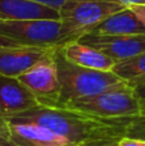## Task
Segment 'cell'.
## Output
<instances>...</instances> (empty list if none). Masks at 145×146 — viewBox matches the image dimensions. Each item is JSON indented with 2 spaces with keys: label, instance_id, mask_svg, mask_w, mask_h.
Listing matches in <instances>:
<instances>
[{
  "label": "cell",
  "instance_id": "6da1fadb",
  "mask_svg": "<svg viewBox=\"0 0 145 146\" xmlns=\"http://www.w3.org/2000/svg\"><path fill=\"white\" fill-rule=\"evenodd\" d=\"M9 121L46 127L76 146H99L116 144L125 137L130 119H102L64 106L39 105Z\"/></svg>",
  "mask_w": 145,
  "mask_h": 146
},
{
  "label": "cell",
  "instance_id": "7a4b0ae2",
  "mask_svg": "<svg viewBox=\"0 0 145 146\" xmlns=\"http://www.w3.org/2000/svg\"><path fill=\"white\" fill-rule=\"evenodd\" d=\"M0 36L19 45L55 49L80 40L84 35L62 19H0Z\"/></svg>",
  "mask_w": 145,
  "mask_h": 146
},
{
  "label": "cell",
  "instance_id": "3957f363",
  "mask_svg": "<svg viewBox=\"0 0 145 146\" xmlns=\"http://www.w3.org/2000/svg\"><path fill=\"white\" fill-rule=\"evenodd\" d=\"M55 62L61 83V94L57 106H63L69 101L96 95L125 82L113 71H96L71 63L62 55L59 48L55 49Z\"/></svg>",
  "mask_w": 145,
  "mask_h": 146
},
{
  "label": "cell",
  "instance_id": "277c9868",
  "mask_svg": "<svg viewBox=\"0 0 145 146\" xmlns=\"http://www.w3.org/2000/svg\"><path fill=\"white\" fill-rule=\"evenodd\" d=\"M63 106L102 119H132L143 109L132 86L127 82L113 86L96 95L69 101Z\"/></svg>",
  "mask_w": 145,
  "mask_h": 146
},
{
  "label": "cell",
  "instance_id": "5b68a950",
  "mask_svg": "<svg viewBox=\"0 0 145 146\" xmlns=\"http://www.w3.org/2000/svg\"><path fill=\"white\" fill-rule=\"evenodd\" d=\"M127 8L118 0H67L59 9L64 23L87 35L109 15Z\"/></svg>",
  "mask_w": 145,
  "mask_h": 146
},
{
  "label": "cell",
  "instance_id": "8992f818",
  "mask_svg": "<svg viewBox=\"0 0 145 146\" xmlns=\"http://www.w3.org/2000/svg\"><path fill=\"white\" fill-rule=\"evenodd\" d=\"M19 82L37 98L40 105L57 106L61 94L55 49H51L44 59L30 71L18 77Z\"/></svg>",
  "mask_w": 145,
  "mask_h": 146
},
{
  "label": "cell",
  "instance_id": "52a82bcc",
  "mask_svg": "<svg viewBox=\"0 0 145 146\" xmlns=\"http://www.w3.org/2000/svg\"><path fill=\"white\" fill-rule=\"evenodd\" d=\"M78 41L100 50L116 63L145 53V33L125 36H99L87 33Z\"/></svg>",
  "mask_w": 145,
  "mask_h": 146
},
{
  "label": "cell",
  "instance_id": "ba28073f",
  "mask_svg": "<svg viewBox=\"0 0 145 146\" xmlns=\"http://www.w3.org/2000/svg\"><path fill=\"white\" fill-rule=\"evenodd\" d=\"M57 49V48H55ZM51 49L36 46H7L0 49V74L18 78L44 59Z\"/></svg>",
  "mask_w": 145,
  "mask_h": 146
},
{
  "label": "cell",
  "instance_id": "9c48e42d",
  "mask_svg": "<svg viewBox=\"0 0 145 146\" xmlns=\"http://www.w3.org/2000/svg\"><path fill=\"white\" fill-rule=\"evenodd\" d=\"M39 105L37 98L18 78L0 74V114L10 119Z\"/></svg>",
  "mask_w": 145,
  "mask_h": 146
},
{
  "label": "cell",
  "instance_id": "30bf717a",
  "mask_svg": "<svg viewBox=\"0 0 145 146\" xmlns=\"http://www.w3.org/2000/svg\"><path fill=\"white\" fill-rule=\"evenodd\" d=\"M10 122V141L14 146H76L46 127L28 122Z\"/></svg>",
  "mask_w": 145,
  "mask_h": 146
},
{
  "label": "cell",
  "instance_id": "8fae6325",
  "mask_svg": "<svg viewBox=\"0 0 145 146\" xmlns=\"http://www.w3.org/2000/svg\"><path fill=\"white\" fill-rule=\"evenodd\" d=\"M59 50L68 62L84 68L109 72L113 71L116 66V62L108 55L78 40L66 44L59 48Z\"/></svg>",
  "mask_w": 145,
  "mask_h": 146
},
{
  "label": "cell",
  "instance_id": "7c38bea8",
  "mask_svg": "<svg viewBox=\"0 0 145 146\" xmlns=\"http://www.w3.org/2000/svg\"><path fill=\"white\" fill-rule=\"evenodd\" d=\"M0 14L4 19H61L59 10L35 0H0Z\"/></svg>",
  "mask_w": 145,
  "mask_h": 146
},
{
  "label": "cell",
  "instance_id": "4fadbf2b",
  "mask_svg": "<svg viewBox=\"0 0 145 146\" xmlns=\"http://www.w3.org/2000/svg\"><path fill=\"white\" fill-rule=\"evenodd\" d=\"M91 35L99 36H125V35H144L145 25L130 9L120 10L105 18L103 22L92 28Z\"/></svg>",
  "mask_w": 145,
  "mask_h": 146
},
{
  "label": "cell",
  "instance_id": "5bb4252c",
  "mask_svg": "<svg viewBox=\"0 0 145 146\" xmlns=\"http://www.w3.org/2000/svg\"><path fill=\"white\" fill-rule=\"evenodd\" d=\"M113 72L130 85L145 81V53L116 63Z\"/></svg>",
  "mask_w": 145,
  "mask_h": 146
},
{
  "label": "cell",
  "instance_id": "9a60e30c",
  "mask_svg": "<svg viewBox=\"0 0 145 146\" xmlns=\"http://www.w3.org/2000/svg\"><path fill=\"white\" fill-rule=\"evenodd\" d=\"M126 136L145 140V105H143L141 113L135 118L130 119V122L127 123Z\"/></svg>",
  "mask_w": 145,
  "mask_h": 146
},
{
  "label": "cell",
  "instance_id": "2e32d148",
  "mask_svg": "<svg viewBox=\"0 0 145 146\" xmlns=\"http://www.w3.org/2000/svg\"><path fill=\"white\" fill-rule=\"evenodd\" d=\"M0 137L10 141V122L3 114H0Z\"/></svg>",
  "mask_w": 145,
  "mask_h": 146
},
{
  "label": "cell",
  "instance_id": "e0dca14e",
  "mask_svg": "<svg viewBox=\"0 0 145 146\" xmlns=\"http://www.w3.org/2000/svg\"><path fill=\"white\" fill-rule=\"evenodd\" d=\"M117 146H145V140L125 136L117 141Z\"/></svg>",
  "mask_w": 145,
  "mask_h": 146
},
{
  "label": "cell",
  "instance_id": "ac0fdd59",
  "mask_svg": "<svg viewBox=\"0 0 145 146\" xmlns=\"http://www.w3.org/2000/svg\"><path fill=\"white\" fill-rule=\"evenodd\" d=\"M131 86H132L134 91H135V95L138 96V99L141 103V105H145V81L136 82Z\"/></svg>",
  "mask_w": 145,
  "mask_h": 146
},
{
  "label": "cell",
  "instance_id": "d6986e66",
  "mask_svg": "<svg viewBox=\"0 0 145 146\" xmlns=\"http://www.w3.org/2000/svg\"><path fill=\"white\" fill-rule=\"evenodd\" d=\"M128 8L138 15L139 19L145 25V5H130Z\"/></svg>",
  "mask_w": 145,
  "mask_h": 146
},
{
  "label": "cell",
  "instance_id": "ffe728a7",
  "mask_svg": "<svg viewBox=\"0 0 145 146\" xmlns=\"http://www.w3.org/2000/svg\"><path fill=\"white\" fill-rule=\"evenodd\" d=\"M35 1H39V3H41V4H45V5H48V7L55 8V9L59 10L67 0H35Z\"/></svg>",
  "mask_w": 145,
  "mask_h": 146
},
{
  "label": "cell",
  "instance_id": "44dd1931",
  "mask_svg": "<svg viewBox=\"0 0 145 146\" xmlns=\"http://www.w3.org/2000/svg\"><path fill=\"white\" fill-rule=\"evenodd\" d=\"M19 44H17L15 41L10 40V38H7L4 36H0V49L1 48H7V46H17Z\"/></svg>",
  "mask_w": 145,
  "mask_h": 146
},
{
  "label": "cell",
  "instance_id": "7402d4cb",
  "mask_svg": "<svg viewBox=\"0 0 145 146\" xmlns=\"http://www.w3.org/2000/svg\"><path fill=\"white\" fill-rule=\"evenodd\" d=\"M122 4H125L126 7H130V5H145V0H118Z\"/></svg>",
  "mask_w": 145,
  "mask_h": 146
},
{
  "label": "cell",
  "instance_id": "603a6c76",
  "mask_svg": "<svg viewBox=\"0 0 145 146\" xmlns=\"http://www.w3.org/2000/svg\"><path fill=\"white\" fill-rule=\"evenodd\" d=\"M0 146H14V145H13L12 141H9V140H5V139L0 137Z\"/></svg>",
  "mask_w": 145,
  "mask_h": 146
},
{
  "label": "cell",
  "instance_id": "cb8c5ba5",
  "mask_svg": "<svg viewBox=\"0 0 145 146\" xmlns=\"http://www.w3.org/2000/svg\"><path fill=\"white\" fill-rule=\"evenodd\" d=\"M99 146H117V142L116 144H109V145H99Z\"/></svg>",
  "mask_w": 145,
  "mask_h": 146
},
{
  "label": "cell",
  "instance_id": "d4e9b609",
  "mask_svg": "<svg viewBox=\"0 0 145 146\" xmlns=\"http://www.w3.org/2000/svg\"><path fill=\"white\" fill-rule=\"evenodd\" d=\"M0 19H4V17H3V15H1V14H0Z\"/></svg>",
  "mask_w": 145,
  "mask_h": 146
}]
</instances>
